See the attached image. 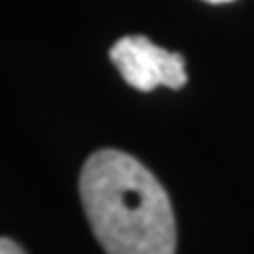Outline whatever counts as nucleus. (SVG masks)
Here are the masks:
<instances>
[{"label":"nucleus","mask_w":254,"mask_h":254,"mask_svg":"<svg viewBox=\"0 0 254 254\" xmlns=\"http://www.w3.org/2000/svg\"><path fill=\"white\" fill-rule=\"evenodd\" d=\"M80 198L106 254H174L170 195L136 158L113 148L92 153L80 172Z\"/></svg>","instance_id":"1"},{"label":"nucleus","mask_w":254,"mask_h":254,"mask_svg":"<svg viewBox=\"0 0 254 254\" xmlns=\"http://www.w3.org/2000/svg\"><path fill=\"white\" fill-rule=\"evenodd\" d=\"M209 5H224V2H233V0H205Z\"/></svg>","instance_id":"4"},{"label":"nucleus","mask_w":254,"mask_h":254,"mask_svg":"<svg viewBox=\"0 0 254 254\" xmlns=\"http://www.w3.org/2000/svg\"><path fill=\"white\" fill-rule=\"evenodd\" d=\"M109 55L123 80L139 92H151L155 87L182 90L186 85L184 57L155 45L144 36L120 38Z\"/></svg>","instance_id":"2"},{"label":"nucleus","mask_w":254,"mask_h":254,"mask_svg":"<svg viewBox=\"0 0 254 254\" xmlns=\"http://www.w3.org/2000/svg\"><path fill=\"white\" fill-rule=\"evenodd\" d=\"M0 254H26V252H24L14 240H9V238H0Z\"/></svg>","instance_id":"3"}]
</instances>
